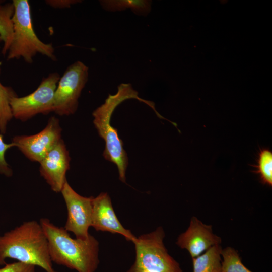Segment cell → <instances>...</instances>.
Returning a JSON list of instances; mask_svg holds the SVG:
<instances>
[{
  "label": "cell",
  "instance_id": "obj_1",
  "mask_svg": "<svg viewBox=\"0 0 272 272\" xmlns=\"http://www.w3.org/2000/svg\"><path fill=\"white\" fill-rule=\"evenodd\" d=\"M48 241L52 262L78 272H95L99 260V242L90 234L86 240L72 238L64 227L46 218L39 222Z\"/></svg>",
  "mask_w": 272,
  "mask_h": 272
},
{
  "label": "cell",
  "instance_id": "obj_2",
  "mask_svg": "<svg viewBox=\"0 0 272 272\" xmlns=\"http://www.w3.org/2000/svg\"><path fill=\"white\" fill-rule=\"evenodd\" d=\"M8 258L39 266L45 272H57L53 267L46 237L36 221L24 222L0 236V265H5Z\"/></svg>",
  "mask_w": 272,
  "mask_h": 272
},
{
  "label": "cell",
  "instance_id": "obj_3",
  "mask_svg": "<svg viewBox=\"0 0 272 272\" xmlns=\"http://www.w3.org/2000/svg\"><path fill=\"white\" fill-rule=\"evenodd\" d=\"M130 99H137L146 104L154 110L156 114H158L155 104L140 98L138 92L133 89L130 83L120 84L118 86L117 93L114 95L109 94L104 103L92 113L95 127L105 143L103 156L106 160L115 164L118 170L119 179L124 183H125L128 159L117 130L111 125L110 120L117 106L124 101Z\"/></svg>",
  "mask_w": 272,
  "mask_h": 272
},
{
  "label": "cell",
  "instance_id": "obj_4",
  "mask_svg": "<svg viewBox=\"0 0 272 272\" xmlns=\"http://www.w3.org/2000/svg\"><path fill=\"white\" fill-rule=\"evenodd\" d=\"M14 13L12 17L13 34L8 50V59L23 57L32 63L38 53L54 60V49L51 44L41 41L33 29L31 9L27 0H14Z\"/></svg>",
  "mask_w": 272,
  "mask_h": 272
},
{
  "label": "cell",
  "instance_id": "obj_5",
  "mask_svg": "<svg viewBox=\"0 0 272 272\" xmlns=\"http://www.w3.org/2000/svg\"><path fill=\"white\" fill-rule=\"evenodd\" d=\"M165 233L161 227L154 231L142 235L133 242L135 260L127 272H183L179 264L166 248Z\"/></svg>",
  "mask_w": 272,
  "mask_h": 272
},
{
  "label": "cell",
  "instance_id": "obj_6",
  "mask_svg": "<svg viewBox=\"0 0 272 272\" xmlns=\"http://www.w3.org/2000/svg\"><path fill=\"white\" fill-rule=\"evenodd\" d=\"M59 79L58 73L50 74L32 93L12 97L10 105L13 117L26 121L38 114H47L53 111L54 93Z\"/></svg>",
  "mask_w": 272,
  "mask_h": 272
},
{
  "label": "cell",
  "instance_id": "obj_7",
  "mask_svg": "<svg viewBox=\"0 0 272 272\" xmlns=\"http://www.w3.org/2000/svg\"><path fill=\"white\" fill-rule=\"evenodd\" d=\"M88 78V67L82 62L77 61L69 66L58 82L53 111L60 116L74 114Z\"/></svg>",
  "mask_w": 272,
  "mask_h": 272
},
{
  "label": "cell",
  "instance_id": "obj_8",
  "mask_svg": "<svg viewBox=\"0 0 272 272\" xmlns=\"http://www.w3.org/2000/svg\"><path fill=\"white\" fill-rule=\"evenodd\" d=\"M65 201L67 217L64 228L76 238L87 239L92 225L93 196L85 197L77 193L66 181L60 192Z\"/></svg>",
  "mask_w": 272,
  "mask_h": 272
},
{
  "label": "cell",
  "instance_id": "obj_9",
  "mask_svg": "<svg viewBox=\"0 0 272 272\" xmlns=\"http://www.w3.org/2000/svg\"><path fill=\"white\" fill-rule=\"evenodd\" d=\"M61 128L59 120L51 117L46 127L31 135H17L12 143L30 160L40 162L60 140Z\"/></svg>",
  "mask_w": 272,
  "mask_h": 272
},
{
  "label": "cell",
  "instance_id": "obj_10",
  "mask_svg": "<svg viewBox=\"0 0 272 272\" xmlns=\"http://www.w3.org/2000/svg\"><path fill=\"white\" fill-rule=\"evenodd\" d=\"M70 160L69 151L61 139L39 162L40 174L54 192H60L67 181L65 176Z\"/></svg>",
  "mask_w": 272,
  "mask_h": 272
},
{
  "label": "cell",
  "instance_id": "obj_11",
  "mask_svg": "<svg viewBox=\"0 0 272 272\" xmlns=\"http://www.w3.org/2000/svg\"><path fill=\"white\" fill-rule=\"evenodd\" d=\"M221 242V237L213 233L212 225L205 224L193 216L189 227L178 236L176 243L181 249L187 250L193 258Z\"/></svg>",
  "mask_w": 272,
  "mask_h": 272
},
{
  "label": "cell",
  "instance_id": "obj_12",
  "mask_svg": "<svg viewBox=\"0 0 272 272\" xmlns=\"http://www.w3.org/2000/svg\"><path fill=\"white\" fill-rule=\"evenodd\" d=\"M96 231H107L123 235L127 241L136 239L130 230L126 229L118 220L110 196L102 192L92 200V225Z\"/></svg>",
  "mask_w": 272,
  "mask_h": 272
},
{
  "label": "cell",
  "instance_id": "obj_13",
  "mask_svg": "<svg viewBox=\"0 0 272 272\" xmlns=\"http://www.w3.org/2000/svg\"><path fill=\"white\" fill-rule=\"evenodd\" d=\"M222 249L220 245H216L193 258V272H222Z\"/></svg>",
  "mask_w": 272,
  "mask_h": 272
},
{
  "label": "cell",
  "instance_id": "obj_14",
  "mask_svg": "<svg viewBox=\"0 0 272 272\" xmlns=\"http://www.w3.org/2000/svg\"><path fill=\"white\" fill-rule=\"evenodd\" d=\"M100 4L108 12H117L130 9L135 14L146 16L151 10L152 1L149 0H102Z\"/></svg>",
  "mask_w": 272,
  "mask_h": 272
},
{
  "label": "cell",
  "instance_id": "obj_15",
  "mask_svg": "<svg viewBox=\"0 0 272 272\" xmlns=\"http://www.w3.org/2000/svg\"><path fill=\"white\" fill-rule=\"evenodd\" d=\"M14 13L12 3L0 6V41L4 43L2 52L3 55L8 52L11 43L13 29L12 17Z\"/></svg>",
  "mask_w": 272,
  "mask_h": 272
},
{
  "label": "cell",
  "instance_id": "obj_16",
  "mask_svg": "<svg viewBox=\"0 0 272 272\" xmlns=\"http://www.w3.org/2000/svg\"><path fill=\"white\" fill-rule=\"evenodd\" d=\"M1 65L0 62V73ZM16 96L11 87L3 86L0 82V131L2 133L6 132L7 124L13 117L10 99Z\"/></svg>",
  "mask_w": 272,
  "mask_h": 272
},
{
  "label": "cell",
  "instance_id": "obj_17",
  "mask_svg": "<svg viewBox=\"0 0 272 272\" xmlns=\"http://www.w3.org/2000/svg\"><path fill=\"white\" fill-rule=\"evenodd\" d=\"M257 170L253 171L258 174L263 184L272 186V152L268 149H260L257 165H254Z\"/></svg>",
  "mask_w": 272,
  "mask_h": 272
},
{
  "label": "cell",
  "instance_id": "obj_18",
  "mask_svg": "<svg viewBox=\"0 0 272 272\" xmlns=\"http://www.w3.org/2000/svg\"><path fill=\"white\" fill-rule=\"evenodd\" d=\"M222 272H252L242 263L238 251L231 247L222 249Z\"/></svg>",
  "mask_w": 272,
  "mask_h": 272
},
{
  "label": "cell",
  "instance_id": "obj_19",
  "mask_svg": "<svg viewBox=\"0 0 272 272\" xmlns=\"http://www.w3.org/2000/svg\"><path fill=\"white\" fill-rule=\"evenodd\" d=\"M12 147H15L12 143L10 144L5 143L3 140V136L0 134V174L7 177H10L12 175V170L6 161L5 154L6 151Z\"/></svg>",
  "mask_w": 272,
  "mask_h": 272
},
{
  "label": "cell",
  "instance_id": "obj_20",
  "mask_svg": "<svg viewBox=\"0 0 272 272\" xmlns=\"http://www.w3.org/2000/svg\"><path fill=\"white\" fill-rule=\"evenodd\" d=\"M35 266L20 262L6 263L0 268V272H35Z\"/></svg>",
  "mask_w": 272,
  "mask_h": 272
},
{
  "label": "cell",
  "instance_id": "obj_21",
  "mask_svg": "<svg viewBox=\"0 0 272 272\" xmlns=\"http://www.w3.org/2000/svg\"><path fill=\"white\" fill-rule=\"evenodd\" d=\"M80 1L77 0H51L47 1L46 3L54 8H64L70 7L72 5L79 3Z\"/></svg>",
  "mask_w": 272,
  "mask_h": 272
}]
</instances>
